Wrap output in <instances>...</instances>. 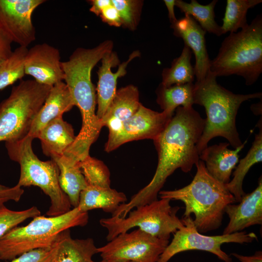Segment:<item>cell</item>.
Instances as JSON below:
<instances>
[{
	"label": "cell",
	"instance_id": "cell-1",
	"mask_svg": "<svg viewBox=\"0 0 262 262\" xmlns=\"http://www.w3.org/2000/svg\"><path fill=\"white\" fill-rule=\"evenodd\" d=\"M205 119L193 107H178L162 132L154 140L158 164L149 183L119 205L113 216L124 218L136 207L157 200L167 178L176 169L190 172L199 160L197 146Z\"/></svg>",
	"mask_w": 262,
	"mask_h": 262
},
{
	"label": "cell",
	"instance_id": "cell-2",
	"mask_svg": "<svg viewBox=\"0 0 262 262\" xmlns=\"http://www.w3.org/2000/svg\"><path fill=\"white\" fill-rule=\"evenodd\" d=\"M210 71L205 78L194 83V102L205 109L206 118L198 142L199 154L208 142L217 136L226 138L234 148L242 144L236 126V117L241 104L251 98H262V93L236 94L224 88Z\"/></svg>",
	"mask_w": 262,
	"mask_h": 262
},
{
	"label": "cell",
	"instance_id": "cell-3",
	"mask_svg": "<svg viewBox=\"0 0 262 262\" xmlns=\"http://www.w3.org/2000/svg\"><path fill=\"white\" fill-rule=\"evenodd\" d=\"M196 172L188 185L174 190H161V198L180 200L185 205L182 218L195 215L194 224L200 233L218 229L222 225L226 207L235 202L226 185L212 177L204 162L199 160Z\"/></svg>",
	"mask_w": 262,
	"mask_h": 262
},
{
	"label": "cell",
	"instance_id": "cell-4",
	"mask_svg": "<svg viewBox=\"0 0 262 262\" xmlns=\"http://www.w3.org/2000/svg\"><path fill=\"white\" fill-rule=\"evenodd\" d=\"M210 71L216 77L236 75L250 85L262 72V16L258 15L238 32L223 41L217 56L211 61Z\"/></svg>",
	"mask_w": 262,
	"mask_h": 262
},
{
	"label": "cell",
	"instance_id": "cell-5",
	"mask_svg": "<svg viewBox=\"0 0 262 262\" xmlns=\"http://www.w3.org/2000/svg\"><path fill=\"white\" fill-rule=\"evenodd\" d=\"M88 219V213L78 207L58 216L34 217L28 225L16 226L0 238V260L10 261L33 249L50 247L62 232L83 227Z\"/></svg>",
	"mask_w": 262,
	"mask_h": 262
},
{
	"label": "cell",
	"instance_id": "cell-6",
	"mask_svg": "<svg viewBox=\"0 0 262 262\" xmlns=\"http://www.w3.org/2000/svg\"><path fill=\"white\" fill-rule=\"evenodd\" d=\"M33 139L27 135L17 141L5 143L10 158L20 165L17 185L21 187L37 186L49 196L50 206L46 213L48 216L64 214L69 211L72 206L67 196L60 187L59 168L53 160L43 161L37 157L32 147Z\"/></svg>",
	"mask_w": 262,
	"mask_h": 262
},
{
	"label": "cell",
	"instance_id": "cell-7",
	"mask_svg": "<svg viewBox=\"0 0 262 262\" xmlns=\"http://www.w3.org/2000/svg\"><path fill=\"white\" fill-rule=\"evenodd\" d=\"M51 86L33 79L21 81L0 104V142H14L28 135Z\"/></svg>",
	"mask_w": 262,
	"mask_h": 262
},
{
	"label": "cell",
	"instance_id": "cell-8",
	"mask_svg": "<svg viewBox=\"0 0 262 262\" xmlns=\"http://www.w3.org/2000/svg\"><path fill=\"white\" fill-rule=\"evenodd\" d=\"M170 201L161 198L138 206L124 218L112 216L101 219L100 224L108 231L107 240L109 242L134 227L159 239L169 240L171 234L184 226L177 216L180 207H172Z\"/></svg>",
	"mask_w": 262,
	"mask_h": 262
},
{
	"label": "cell",
	"instance_id": "cell-9",
	"mask_svg": "<svg viewBox=\"0 0 262 262\" xmlns=\"http://www.w3.org/2000/svg\"><path fill=\"white\" fill-rule=\"evenodd\" d=\"M184 226L176 231L157 262H168L176 254L181 252L199 250L216 255L224 262H231L232 259L221 249L225 243H249L258 238L254 232L241 231L231 234L207 236L198 231L193 219L189 216L182 218Z\"/></svg>",
	"mask_w": 262,
	"mask_h": 262
},
{
	"label": "cell",
	"instance_id": "cell-10",
	"mask_svg": "<svg viewBox=\"0 0 262 262\" xmlns=\"http://www.w3.org/2000/svg\"><path fill=\"white\" fill-rule=\"evenodd\" d=\"M169 243L138 229L119 234L98 252L104 262H157Z\"/></svg>",
	"mask_w": 262,
	"mask_h": 262
},
{
	"label": "cell",
	"instance_id": "cell-11",
	"mask_svg": "<svg viewBox=\"0 0 262 262\" xmlns=\"http://www.w3.org/2000/svg\"><path fill=\"white\" fill-rule=\"evenodd\" d=\"M173 115L164 111L156 112L141 104L136 112L122 124L117 132L108 135L105 150L110 152L134 140H154L164 130Z\"/></svg>",
	"mask_w": 262,
	"mask_h": 262
},
{
	"label": "cell",
	"instance_id": "cell-12",
	"mask_svg": "<svg viewBox=\"0 0 262 262\" xmlns=\"http://www.w3.org/2000/svg\"><path fill=\"white\" fill-rule=\"evenodd\" d=\"M44 0H0V31L12 42L27 47L35 39L32 16Z\"/></svg>",
	"mask_w": 262,
	"mask_h": 262
},
{
	"label": "cell",
	"instance_id": "cell-13",
	"mask_svg": "<svg viewBox=\"0 0 262 262\" xmlns=\"http://www.w3.org/2000/svg\"><path fill=\"white\" fill-rule=\"evenodd\" d=\"M60 51L47 43L36 44L28 49L24 69L39 83L52 86L64 81Z\"/></svg>",
	"mask_w": 262,
	"mask_h": 262
},
{
	"label": "cell",
	"instance_id": "cell-14",
	"mask_svg": "<svg viewBox=\"0 0 262 262\" xmlns=\"http://www.w3.org/2000/svg\"><path fill=\"white\" fill-rule=\"evenodd\" d=\"M139 54V51H133L126 61L120 65L116 53L112 50L105 53L102 58L101 65L98 71V82L96 89L98 104L96 115L99 120L104 116L115 95L117 79L126 74L129 63Z\"/></svg>",
	"mask_w": 262,
	"mask_h": 262
},
{
	"label": "cell",
	"instance_id": "cell-15",
	"mask_svg": "<svg viewBox=\"0 0 262 262\" xmlns=\"http://www.w3.org/2000/svg\"><path fill=\"white\" fill-rule=\"evenodd\" d=\"M174 34L182 38L185 45L194 53L196 59L194 67L196 81L203 80L210 71L211 60L208 53L204 31L191 16H184L171 24Z\"/></svg>",
	"mask_w": 262,
	"mask_h": 262
},
{
	"label": "cell",
	"instance_id": "cell-16",
	"mask_svg": "<svg viewBox=\"0 0 262 262\" xmlns=\"http://www.w3.org/2000/svg\"><path fill=\"white\" fill-rule=\"evenodd\" d=\"M238 204L228 205L225 209L229 221L223 234L241 231L246 228L262 224V179L252 192L245 194Z\"/></svg>",
	"mask_w": 262,
	"mask_h": 262
},
{
	"label": "cell",
	"instance_id": "cell-17",
	"mask_svg": "<svg viewBox=\"0 0 262 262\" xmlns=\"http://www.w3.org/2000/svg\"><path fill=\"white\" fill-rule=\"evenodd\" d=\"M247 141L235 149L228 148L229 143H220L207 147L200 153L202 161L209 174L223 184L230 180L233 170L239 162V153L245 147Z\"/></svg>",
	"mask_w": 262,
	"mask_h": 262
},
{
	"label": "cell",
	"instance_id": "cell-18",
	"mask_svg": "<svg viewBox=\"0 0 262 262\" xmlns=\"http://www.w3.org/2000/svg\"><path fill=\"white\" fill-rule=\"evenodd\" d=\"M66 84L63 81L51 86L48 95L31 127L28 135L33 139L39 131L53 119L62 116L74 106Z\"/></svg>",
	"mask_w": 262,
	"mask_h": 262
},
{
	"label": "cell",
	"instance_id": "cell-19",
	"mask_svg": "<svg viewBox=\"0 0 262 262\" xmlns=\"http://www.w3.org/2000/svg\"><path fill=\"white\" fill-rule=\"evenodd\" d=\"M141 104L136 86L129 85L117 90L101 119L103 127L108 128L109 135L117 132L122 124L136 112Z\"/></svg>",
	"mask_w": 262,
	"mask_h": 262
},
{
	"label": "cell",
	"instance_id": "cell-20",
	"mask_svg": "<svg viewBox=\"0 0 262 262\" xmlns=\"http://www.w3.org/2000/svg\"><path fill=\"white\" fill-rule=\"evenodd\" d=\"M76 136L71 124L62 116L53 119L38 132L44 154L48 156L63 155L74 142Z\"/></svg>",
	"mask_w": 262,
	"mask_h": 262
},
{
	"label": "cell",
	"instance_id": "cell-21",
	"mask_svg": "<svg viewBox=\"0 0 262 262\" xmlns=\"http://www.w3.org/2000/svg\"><path fill=\"white\" fill-rule=\"evenodd\" d=\"M53 262H95L98 247L92 238L73 239L69 229L62 232L54 244Z\"/></svg>",
	"mask_w": 262,
	"mask_h": 262
},
{
	"label": "cell",
	"instance_id": "cell-22",
	"mask_svg": "<svg viewBox=\"0 0 262 262\" xmlns=\"http://www.w3.org/2000/svg\"><path fill=\"white\" fill-rule=\"evenodd\" d=\"M51 158L59 168L61 189L67 196L71 206L77 207L81 193L87 186L79 163L64 155L53 156Z\"/></svg>",
	"mask_w": 262,
	"mask_h": 262
},
{
	"label": "cell",
	"instance_id": "cell-23",
	"mask_svg": "<svg viewBox=\"0 0 262 262\" xmlns=\"http://www.w3.org/2000/svg\"><path fill=\"white\" fill-rule=\"evenodd\" d=\"M127 200L125 194L110 187L87 185L82 191L78 206L82 212L100 209L113 214L122 204Z\"/></svg>",
	"mask_w": 262,
	"mask_h": 262
},
{
	"label": "cell",
	"instance_id": "cell-24",
	"mask_svg": "<svg viewBox=\"0 0 262 262\" xmlns=\"http://www.w3.org/2000/svg\"><path fill=\"white\" fill-rule=\"evenodd\" d=\"M257 126L258 133L255 135L252 145L246 156L242 159L233 173V177L226 184L229 192L233 196L235 202H239L246 194L243 189L244 179L250 168L255 164L262 161V119Z\"/></svg>",
	"mask_w": 262,
	"mask_h": 262
},
{
	"label": "cell",
	"instance_id": "cell-25",
	"mask_svg": "<svg viewBox=\"0 0 262 262\" xmlns=\"http://www.w3.org/2000/svg\"><path fill=\"white\" fill-rule=\"evenodd\" d=\"M194 83L193 82L164 87L161 84L157 91V102L163 111L174 114L180 106L192 107Z\"/></svg>",
	"mask_w": 262,
	"mask_h": 262
},
{
	"label": "cell",
	"instance_id": "cell-26",
	"mask_svg": "<svg viewBox=\"0 0 262 262\" xmlns=\"http://www.w3.org/2000/svg\"><path fill=\"white\" fill-rule=\"evenodd\" d=\"M217 2V0H213L208 4L201 5L196 0H191L190 3L176 0L175 6L198 22L204 31L219 36L223 34L221 26L215 20L214 9Z\"/></svg>",
	"mask_w": 262,
	"mask_h": 262
},
{
	"label": "cell",
	"instance_id": "cell-27",
	"mask_svg": "<svg viewBox=\"0 0 262 262\" xmlns=\"http://www.w3.org/2000/svg\"><path fill=\"white\" fill-rule=\"evenodd\" d=\"M191 50L184 45L180 56L175 59L170 68H164L162 72L164 87L193 82L195 74L191 64Z\"/></svg>",
	"mask_w": 262,
	"mask_h": 262
},
{
	"label": "cell",
	"instance_id": "cell-28",
	"mask_svg": "<svg viewBox=\"0 0 262 262\" xmlns=\"http://www.w3.org/2000/svg\"><path fill=\"white\" fill-rule=\"evenodd\" d=\"M262 2V0H227L221 26L222 34L236 33L239 29L246 27L248 25L246 14L248 9Z\"/></svg>",
	"mask_w": 262,
	"mask_h": 262
},
{
	"label": "cell",
	"instance_id": "cell-29",
	"mask_svg": "<svg viewBox=\"0 0 262 262\" xmlns=\"http://www.w3.org/2000/svg\"><path fill=\"white\" fill-rule=\"evenodd\" d=\"M27 47L19 46L0 65V90L13 84L24 75V64Z\"/></svg>",
	"mask_w": 262,
	"mask_h": 262
},
{
	"label": "cell",
	"instance_id": "cell-30",
	"mask_svg": "<svg viewBox=\"0 0 262 262\" xmlns=\"http://www.w3.org/2000/svg\"><path fill=\"white\" fill-rule=\"evenodd\" d=\"M79 166L87 185L110 187V173L108 167L101 161L89 155L79 162Z\"/></svg>",
	"mask_w": 262,
	"mask_h": 262
},
{
	"label": "cell",
	"instance_id": "cell-31",
	"mask_svg": "<svg viewBox=\"0 0 262 262\" xmlns=\"http://www.w3.org/2000/svg\"><path fill=\"white\" fill-rule=\"evenodd\" d=\"M40 215L41 212L36 206L18 211L11 210L5 205L2 206L0 208V238L26 220Z\"/></svg>",
	"mask_w": 262,
	"mask_h": 262
},
{
	"label": "cell",
	"instance_id": "cell-32",
	"mask_svg": "<svg viewBox=\"0 0 262 262\" xmlns=\"http://www.w3.org/2000/svg\"><path fill=\"white\" fill-rule=\"evenodd\" d=\"M117 10L122 25L130 30L136 29L139 21L142 1L137 0H112Z\"/></svg>",
	"mask_w": 262,
	"mask_h": 262
},
{
	"label": "cell",
	"instance_id": "cell-33",
	"mask_svg": "<svg viewBox=\"0 0 262 262\" xmlns=\"http://www.w3.org/2000/svg\"><path fill=\"white\" fill-rule=\"evenodd\" d=\"M54 252L53 245L50 247L38 248L25 252L7 262H53Z\"/></svg>",
	"mask_w": 262,
	"mask_h": 262
},
{
	"label": "cell",
	"instance_id": "cell-34",
	"mask_svg": "<svg viewBox=\"0 0 262 262\" xmlns=\"http://www.w3.org/2000/svg\"><path fill=\"white\" fill-rule=\"evenodd\" d=\"M23 193V189L17 184L8 187L0 184V208L9 201L18 202Z\"/></svg>",
	"mask_w": 262,
	"mask_h": 262
},
{
	"label": "cell",
	"instance_id": "cell-35",
	"mask_svg": "<svg viewBox=\"0 0 262 262\" xmlns=\"http://www.w3.org/2000/svg\"><path fill=\"white\" fill-rule=\"evenodd\" d=\"M99 16L103 22L110 26L120 27L122 25L119 14L112 3L103 9Z\"/></svg>",
	"mask_w": 262,
	"mask_h": 262
},
{
	"label": "cell",
	"instance_id": "cell-36",
	"mask_svg": "<svg viewBox=\"0 0 262 262\" xmlns=\"http://www.w3.org/2000/svg\"><path fill=\"white\" fill-rule=\"evenodd\" d=\"M12 42L0 31V65L11 54Z\"/></svg>",
	"mask_w": 262,
	"mask_h": 262
},
{
	"label": "cell",
	"instance_id": "cell-37",
	"mask_svg": "<svg viewBox=\"0 0 262 262\" xmlns=\"http://www.w3.org/2000/svg\"><path fill=\"white\" fill-rule=\"evenodd\" d=\"M90 1L91 4L90 11L98 16L103 9L112 3L111 0H92Z\"/></svg>",
	"mask_w": 262,
	"mask_h": 262
},
{
	"label": "cell",
	"instance_id": "cell-38",
	"mask_svg": "<svg viewBox=\"0 0 262 262\" xmlns=\"http://www.w3.org/2000/svg\"><path fill=\"white\" fill-rule=\"evenodd\" d=\"M231 255L241 262H262V252L261 251L256 252L252 256H244L236 253H232Z\"/></svg>",
	"mask_w": 262,
	"mask_h": 262
},
{
	"label": "cell",
	"instance_id": "cell-39",
	"mask_svg": "<svg viewBox=\"0 0 262 262\" xmlns=\"http://www.w3.org/2000/svg\"><path fill=\"white\" fill-rule=\"evenodd\" d=\"M176 0H164V1L168 12V16L171 24L175 23L177 19L176 17L174 12Z\"/></svg>",
	"mask_w": 262,
	"mask_h": 262
},
{
	"label": "cell",
	"instance_id": "cell-40",
	"mask_svg": "<svg viewBox=\"0 0 262 262\" xmlns=\"http://www.w3.org/2000/svg\"><path fill=\"white\" fill-rule=\"evenodd\" d=\"M104 262L101 261L100 262Z\"/></svg>",
	"mask_w": 262,
	"mask_h": 262
}]
</instances>
